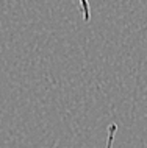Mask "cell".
Wrapping results in <instances>:
<instances>
[{
    "instance_id": "cell-2",
    "label": "cell",
    "mask_w": 147,
    "mask_h": 148,
    "mask_svg": "<svg viewBox=\"0 0 147 148\" xmlns=\"http://www.w3.org/2000/svg\"><path fill=\"white\" fill-rule=\"evenodd\" d=\"M78 2H80V10H81V14H83V21L89 22V19H91V6H89V2H88V0H78Z\"/></svg>"
},
{
    "instance_id": "cell-1",
    "label": "cell",
    "mask_w": 147,
    "mask_h": 148,
    "mask_svg": "<svg viewBox=\"0 0 147 148\" xmlns=\"http://www.w3.org/2000/svg\"><path fill=\"white\" fill-rule=\"evenodd\" d=\"M116 133H117V125H116V123H111V125L108 126V134H106L105 148H113L114 139H116Z\"/></svg>"
}]
</instances>
